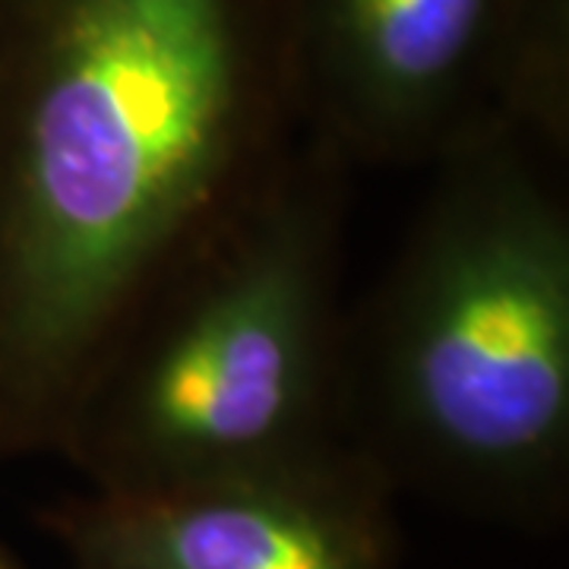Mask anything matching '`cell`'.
Returning <instances> with one entry per match:
<instances>
[{"instance_id": "cell-1", "label": "cell", "mask_w": 569, "mask_h": 569, "mask_svg": "<svg viewBox=\"0 0 569 569\" xmlns=\"http://www.w3.org/2000/svg\"><path fill=\"white\" fill-rule=\"evenodd\" d=\"M305 133L291 0H0V462Z\"/></svg>"}, {"instance_id": "cell-2", "label": "cell", "mask_w": 569, "mask_h": 569, "mask_svg": "<svg viewBox=\"0 0 569 569\" xmlns=\"http://www.w3.org/2000/svg\"><path fill=\"white\" fill-rule=\"evenodd\" d=\"M563 164L512 127L449 149L383 279L348 310L346 433L396 493L507 529L567 519Z\"/></svg>"}, {"instance_id": "cell-3", "label": "cell", "mask_w": 569, "mask_h": 569, "mask_svg": "<svg viewBox=\"0 0 569 569\" xmlns=\"http://www.w3.org/2000/svg\"><path fill=\"white\" fill-rule=\"evenodd\" d=\"M351 171L305 127L244 212L142 310L63 437L86 488H174L355 449L342 415Z\"/></svg>"}, {"instance_id": "cell-4", "label": "cell", "mask_w": 569, "mask_h": 569, "mask_svg": "<svg viewBox=\"0 0 569 569\" xmlns=\"http://www.w3.org/2000/svg\"><path fill=\"white\" fill-rule=\"evenodd\" d=\"M305 127L351 164H430L512 127L567 162L569 0H291Z\"/></svg>"}, {"instance_id": "cell-5", "label": "cell", "mask_w": 569, "mask_h": 569, "mask_svg": "<svg viewBox=\"0 0 569 569\" xmlns=\"http://www.w3.org/2000/svg\"><path fill=\"white\" fill-rule=\"evenodd\" d=\"M396 490L361 452L152 490L67 493V569H399Z\"/></svg>"}, {"instance_id": "cell-6", "label": "cell", "mask_w": 569, "mask_h": 569, "mask_svg": "<svg viewBox=\"0 0 569 569\" xmlns=\"http://www.w3.org/2000/svg\"><path fill=\"white\" fill-rule=\"evenodd\" d=\"M0 569H26L22 567V560L13 553V550L7 548L3 541H0Z\"/></svg>"}]
</instances>
